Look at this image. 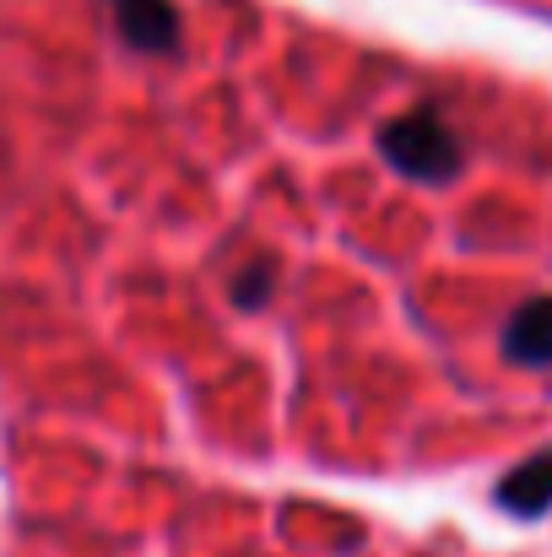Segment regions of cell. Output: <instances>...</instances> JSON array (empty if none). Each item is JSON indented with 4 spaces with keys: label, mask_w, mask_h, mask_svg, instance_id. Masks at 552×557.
Masks as SVG:
<instances>
[{
    "label": "cell",
    "mask_w": 552,
    "mask_h": 557,
    "mask_svg": "<svg viewBox=\"0 0 552 557\" xmlns=\"http://www.w3.org/2000/svg\"><path fill=\"white\" fill-rule=\"evenodd\" d=\"M379 152L395 174L422 180V185H444L461 174V141L439 109H412V114H395L390 125H379Z\"/></svg>",
    "instance_id": "1"
},
{
    "label": "cell",
    "mask_w": 552,
    "mask_h": 557,
    "mask_svg": "<svg viewBox=\"0 0 552 557\" xmlns=\"http://www.w3.org/2000/svg\"><path fill=\"white\" fill-rule=\"evenodd\" d=\"M114 27L131 49L142 54H174L180 49V11L174 0H109Z\"/></svg>",
    "instance_id": "2"
},
{
    "label": "cell",
    "mask_w": 552,
    "mask_h": 557,
    "mask_svg": "<svg viewBox=\"0 0 552 557\" xmlns=\"http://www.w3.org/2000/svg\"><path fill=\"white\" fill-rule=\"evenodd\" d=\"M504 358L515 369H552V298H531L504 325Z\"/></svg>",
    "instance_id": "3"
},
{
    "label": "cell",
    "mask_w": 552,
    "mask_h": 557,
    "mask_svg": "<svg viewBox=\"0 0 552 557\" xmlns=\"http://www.w3.org/2000/svg\"><path fill=\"white\" fill-rule=\"evenodd\" d=\"M499 504L515 515V520H542L552 509V449L531 455L526 466H515L504 482H499Z\"/></svg>",
    "instance_id": "4"
},
{
    "label": "cell",
    "mask_w": 552,
    "mask_h": 557,
    "mask_svg": "<svg viewBox=\"0 0 552 557\" xmlns=\"http://www.w3.org/2000/svg\"><path fill=\"white\" fill-rule=\"evenodd\" d=\"M271 293H277V265L271 260H249L233 276V309H266Z\"/></svg>",
    "instance_id": "5"
}]
</instances>
